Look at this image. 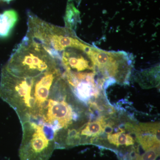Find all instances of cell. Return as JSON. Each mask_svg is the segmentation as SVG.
<instances>
[{"label": "cell", "instance_id": "1", "mask_svg": "<svg viewBox=\"0 0 160 160\" xmlns=\"http://www.w3.org/2000/svg\"><path fill=\"white\" fill-rule=\"evenodd\" d=\"M27 16L25 36L41 45L55 59L59 61L61 52L69 47L88 49L91 46L78 38L74 30L47 22L29 11Z\"/></svg>", "mask_w": 160, "mask_h": 160}, {"label": "cell", "instance_id": "2", "mask_svg": "<svg viewBox=\"0 0 160 160\" xmlns=\"http://www.w3.org/2000/svg\"><path fill=\"white\" fill-rule=\"evenodd\" d=\"M60 65L41 45L25 36L4 67L14 75L32 78Z\"/></svg>", "mask_w": 160, "mask_h": 160}, {"label": "cell", "instance_id": "3", "mask_svg": "<svg viewBox=\"0 0 160 160\" xmlns=\"http://www.w3.org/2000/svg\"><path fill=\"white\" fill-rule=\"evenodd\" d=\"M34 78L20 77L3 67L0 81V98L16 112L21 123L35 119L33 96Z\"/></svg>", "mask_w": 160, "mask_h": 160}, {"label": "cell", "instance_id": "4", "mask_svg": "<svg viewBox=\"0 0 160 160\" xmlns=\"http://www.w3.org/2000/svg\"><path fill=\"white\" fill-rule=\"evenodd\" d=\"M22 138L19 150L20 160H49L56 149L55 132L38 120L21 123Z\"/></svg>", "mask_w": 160, "mask_h": 160}, {"label": "cell", "instance_id": "5", "mask_svg": "<svg viewBox=\"0 0 160 160\" xmlns=\"http://www.w3.org/2000/svg\"><path fill=\"white\" fill-rule=\"evenodd\" d=\"M70 91L65 78H60L52 89L42 118L39 120L51 127L55 134L72 126L77 118L72 106L66 100Z\"/></svg>", "mask_w": 160, "mask_h": 160}, {"label": "cell", "instance_id": "6", "mask_svg": "<svg viewBox=\"0 0 160 160\" xmlns=\"http://www.w3.org/2000/svg\"><path fill=\"white\" fill-rule=\"evenodd\" d=\"M88 53L96 68L104 78L126 84L131 73L133 57L124 51H107L92 46Z\"/></svg>", "mask_w": 160, "mask_h": 160}, {"label": "cell", "instance_id": "7", "mask_svg": "<svg viewBox=\"0 0 160 160\" xmlns=\"http://www.w3.org/2000/svg\"><path fill=\"white\" fill-rule=\"evenodd\" d=\"M64 70L60 65L34 77L33 96L35 120H40L52 89L56 82L63 76Z\"/></svg>", "mask_w": 160, "mask_h": 160}, {"label": "cell", "instance_id": "8", "mask_svg": "<svg viewBox=\"0 0 160 160\" xmlns=\"http://www.w3.org/2000/svg\"><path fill=\"white\" fill-rule=\"evenodd\" d=\"M88 49L69 47L61 52L59 62L64 71L74 72L97 71L88 54Z\"/></svg>", "mask_w": 160, "mask_h": 160}, {"label": "cell", "instance_id": "9", "mask_svg": "<svg viewBox=\"0 0 160 160\" xmlns=\"http://www.w3.org/2000/svg\"><path fill=\"white\" fill-rule=\"evenodd\" d=\"M132 133L136 141L145 151L160 145V125L159 123H141L132 125Z\"/></svg>", "mask_w": 160, "mask_h": 160}, {"label": "cell", "instance_id": "10", "mask_svg": "<svg viewBox=\"0 0 160 160\" xmlns=\"http://www.w3.org/2000/svg\"><path fill=\"white\" fill-rule=\"evenodd\" d=\"M130 132H126L125 129L120 128L114 133L111 131L109 132L106 136L107 142L110 146L117 149H126L130 146L133 147L136 140L130 134Z\"/></svg>", "mask_w": 160, "mask_h": 160}, {"label": "cell", "instance_id": "11", "mask_svg": "<svg viewBox=\"0 0 160 160\" xmlns=\"http://www.w3.org/2000/svg\"><path fill=\"white\" fill-rule=\"evenodd\" d=\"M17 12L13 9L6 10L0 15V38L9 36L18 20Z\"/></svg>", "mask_w": 160, "mask_h": 160}, {"label": "cell", "instance_id": "12", "mask_svg": "<svg viewBox=\"0 0 160 160\" xmlns=\"http://www.w3.org/2000/svg\"><path fill=\"white\" fill-rule=\"evenodd\" d=\"M64 21L65 27L75 31L78 24L81 22L80 11L72 0H68L67 2Z\"/></svg>", "mask_w": 160, "mask_h": 160}, {"label": "cell", "instance_id": "13", "mask_svg": "<svg viewBox=\"0 0 160 160\" xmlns=\"http://www.w3.org/2000/svg\"><path fill=\"white\" fill-rule=\"evenodd\" d=\"M160 155V145L154 146L140 155L139 160H156Z\"/></svg>", "mask_w": 160, "mask_h": 160}, {"label": "cell", "instance_id": "14", "mask_svg": "<svg viewBox=\"0 0 160 160\" xmlns=\"http://www.w3.org/2000/svg\"><path fill=\"white\" fill-rule=\"evenodd\" d=\"M12 0H0V2H4L9 3Z\"/></svg>", "mask_w": 160, "mask_h": 160}, {"label": "cell", "instance_id": "15", "mask_svg": "<svg viewBox=\"0 0 160 160\" xmlns=\"http://www.w3.org/2000/svg\"><path fill=\"white\" fill-rule=\"evenodd\" d=\"M0 15H1V14H0Z\"/></svg>", "mask_w": 160, "mask_h": 160}]
</instances>
